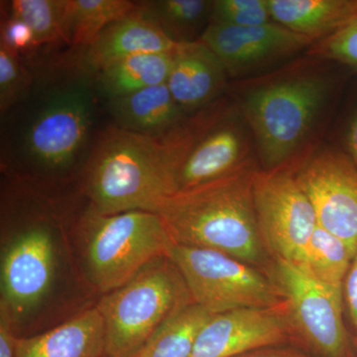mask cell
I'll use <instances>...</instances> for the list:
<instances>
[{"label": "cell", "mask_w": 357, "mask_h": 357, "mask_svg": "<svg viewBox=\"0 0 357 357\" xmlns=\"http://www.w3.org/2000/svg\"><path fill=\"white\" fill-rule=\"evenodd\" d=\"M344 302L349 312L352 328L357 335V251L352 257L351 266L345 277Z\"/></svg>", "instance_id": "obj_31"}, {"label": "cell", "mask_w": 357, "mask_h": 357, "mask_svg": "<svg viewBox=\"0 0 357 357\" xmlns=\"http://www.w3.org/2000/svg\"><path fill=\"white\" fill-rule=\"evenodd\" d=\"M199 40L215 54L225 72L232 75L299 51L314 42L275 22L255 27L211 22Z\"/></svg>", "instance_id": "obj_14"}, {"label": "cell", "mask_w": 357, "mask_h": 357, "mask_svg": "<svg viewBox=\"0 0 357 357\" xmlns=\"http://www.w3.org/2000/svg\"><path fill=\"white\" fill-rule=\"evenodd\" d=\"M211 22L255 27L274 22L268 0H220L213 2Z\"/></svg>", "instance_id": "obj_26"}, {"label": "cell", "mask_w": 357, "mask_h": 357, "mask_svg": "<svg viewBox=\"0 0 357 357\" xmlns=\"http://www.w3.org/2000/svg\"><path fill=\"white\" fill-rule=\"evenodd\" d=\"M128 0H62L63 39L72 46H91L107 26L137 8Z\"/></svg>", "instance_id": "obj_21"}, {"label": "cell", "mask_w": 357, "mask_h": 357, "mask_svg": "<svg viewBox=\"0 0 357 357\" xmlns=\"http://www.w3.org/2000/svg\"><path fill=\"white\" fill-rule=\"evenodd\" d=\"M172 58L166 84L184 112L204 107L220 93L225 68L199 40L180 43Z\"/></svg>", "instance_id": "obj_15"}, {"label": "cell", "mask_w": 357, "mask_h": 357, "mask_svg": "<svg viewBox=\"0 0 357 357\" xmlns=\"http://www.w3.org/2000/svg\"><path fill=\"white\" fill-rule=\"evenodd\" d=\"M109 109L116 128L146 135L165 134L185 119L167 84L112 98Z\"/></svg>", "instance_id": "obj_18"}, {"label": "cell", "mask_w": 357, "mask_h": 357, "mask_svg": "<svg viewBox=\"0 0 357 357\" xmlns=\"http://www.w3.org/2000/svg\"><path fill=\"white\" fill-rule=\"evenodd\" d=\"M103 357H105V356H103Z\"/></svg>", "instance_id": "obj_34"}, {"label": "cell", "mask_w": 357, "mask_h": 357, "mask_svg": "<svg viewBox=\"0 0 357 357\" xmlns=\"http://www.w3.org/2000/svg\"><path fill=\"white\" fill-rule=\"evenodd\" d=\"M0 44L18 55L20 52H26L38 46L34 33L29 26L11 15L1 21Z\"/></svg>", "instance_id": "obj_29"}, {"label": "cell", "mask_w": 357, "mask_h": 357, "mask_svg": "<svg viewBox=\"0 0 357 357\" xmlns=\"http://www.w3.org/2000/svg\"><path fill=\"white\" fill-rule=\"evenodd\" d=\"M182 126L162 135H146L109 126L86 162L84 187L91 208L100 215L156 213L177 192L176 178L185 158Z\"/></svg>", "instance_id": "obj_1"}, {"label": "cell", "mask_w": 357, "mask_h": 357, "mask_svg": "<svg viewBox=\"0 0 357 357\" xmlns=\"http://www.w3.org/2000/svg\"><path fill=\"white\" fill-rule=\"evenodd\" d=\"M287 304L213 314L199 333L190 357H239L297 337Z\"/></svg>", "instance_id": "obj_12"}, {"label": "cell", "mask_w": 357, "mask_h": 357, "mask_svg": "<svg viewBox=\"0 0 357 357\" xmlns=\"http://www.w3.org/2000/svg\"><path fill=\"white\" fill-rule=\"evenodd\" d=\"M326 95V84L314 77L278 82L256 89L245 102V114L266 164L291 159L306 138Z\"/></svg>", "instance_id": "obj_7"}, {"label": "cell", "mask_w": 357, "mask_h": 357, "mask_svg": "<svg viewBox=\"0 0 357 357\" xmlns=\"http://www.w3.org/2000/svg\"><path fill=\"white\" fill-rule=\"evenodd\" d=\"M172 54H138L119 59L98 70V86L107 100L166 84Z\"/></svg>", "instance_id": "obj_20"}, {"label": "cell", "mask_w": 357, "mask_h": 357, "mask_svg": "<svg viewBox=\"0 0 357 357\" xmlns=\"http://www.w3.org/2000/svg\"><path fill=\"white\" fill-rule=\"evenodd\" d=\"M29 75L21 64L20 55L0 44V109L13 107L29 91Z\"/></svg>", "instance_id": "obj_27"}, {"label": "cell", "mask_w": 357, "mask_h": 357, "mask_svg": "<svg viewBox=\"0 0 357 357\" xmlns=\"http://www.w3.org/2000/svg\"><path fill=\"white\" fill-rule=\"evenodd\" d=\"M11 16L29 26L38 45L64 41L62 0H14Z\"/></svg>", "instance_id": "obj_25"}, {"label": "cell", "mask_w": 357, "mask_h": 357, "mask_svg": "<svg viewBox=\"0 0 357 357\" xmlns=\"http://www.w3.org/2000/svg\"><path fill=\"white\" fill-rule=\"evenodd\" d=\"M137 3L145 17L178 43L192 42L190 35L213 9V2L204 0H152Z\"/></svg>", "instance_id": "obj_24"}, {"label": "cell", "mask_w": 357, "mask_h": 357, "mask_svg": "<svg viewBox=\"0 0 357 357\" xmlns=\"http://www.w3.org/2000/svg\"><path fill=\"white\" fill-rule=\"evenodd\" d=\"M255 170L246 164L213 182L174 192L157 213L174 244L211 249L248 263L264 260L253 199Z\"/></svg>", "instance_id": "obj_2"}, {"label": "cell", "mask_w": 357, "mask_h": 357, "mask_svg": "<svg viewBox=\"0 0 357 357\" xmlns=\"http://www.w3.org/2000/svg\"><path fill=\"white\" fill-rule=\"evenodd\" d=\"M54 269L55 250L48 229L31 227L14 238L1 265V304L13 321L43 299L50 289Z\"/></svg>", "instance_id": "obj_13"}, {"label": "cell", "mask_w": 357, "mask_h": 357, "mask_svg": "<svg viewBox=\"0 0 357 357\" xmlns=\"http://www.w3.org/2000/svg\"><path fill=\"white\" fill-rule=\"evenodd\" d=\"M138 6V3H137ZM158 25L136 8L107 26L88 48L86 63L91 70H100L119 59L138 54H172L178 48Z\"/></svg>", "instance_id": "obj_16"}, {"label": "cell", "mask_w": 357, "mask_h": 357, "mask_svg": "<svg viewBox=\"0 0 357 357\" xmlns=\"http://www.w3.org/2000/svg\"><path fill=\"white\" fill-rule=\"evenodd\" d=\"M105 323L98 307L31 337L20 338L16 357H103Z\"/></svg>", "instance_id": "obj_17"}, {"label": "cell", "mask_w": 357, "mask_h": 357, "mask_svg": "<svg viewBox=\"0 0 357 357\" xmlns=\"http://www.w3.org/2000/svg\"><path fill=\"white\" fill-rule=\"evenodd\" d=\"M192 301L169 258L149 263L128 283L103 296L96 307L105 323V356L133 357L167 319Z\"/></svg>", "instance_id": "obj_3"}, {"label": "cell", "mask_w": 357, "mask_h": 357, "mask_svg": "<svg viewBox=\"0 0 357 357\" xmlns=\"http://www.w3.org/2000/svg\"><path fill=\"white\" fill-rule=\"evenodd\" d=\"M288 161L269 170L255 171L253 199L267 250L274 258L300 264L318 220L298 177L301 162Z\"/></svg>", "instance_id": "obj_8"}, {"label": "cell", "mask_w": 357, "mask_h": 357, "mask_svg": "<svg viewBox=\"0 0 357 357\" xmlns=\"http://www.w3.org/2000/svg\"><path fill=\"white\" fill-rule=\"evenodd\" d=\"M239 357H311L304 356V354H297L294 351H260L259 354H252L251 356Z\"/></svg>", "instance_id": "obj_33"}, {"label": "cell", "mask_w": 357, "mask_h": 357, "mask_svg": "<svg viewBox=\"0 0 357 357\" xmlns=\"http://www.w3.org/2000/svg\"><path fill=\"white\" fill-rule=\"evenodd\" d=\"M13 319L6 306H0V357H16L18 340L13 330Z\"/></svg>", "instance_id": "obj_30"}, {"label": "cell", "mask_w": 357, "mask_h": 357, "mask_svg": "<svg viewBox=\"0 0 357 357\" xmlns=\"http://www.w3.org/2000/svg\"><path fill=\"white\" fill-rule=\"evenodd\" d=\"M272 20L312 40L326 38L357 13V0H268Z\"/></svg>", "instance_id": "obj_19"}, {"label": "cell", "mask_w": 357, "mask_h": 357, "mask_svg": "<svg viewBox=\"0 0 357 357\" xmlns=\"http://www.w3.org/2000/svg\"><path fill=\"white\" fill-rule=\"evenodd\" d=\"M352 260L349 249L340 238L317 227L305 251L301 266L344 301L345 277Z\"/></svg>", "instance_id": "obj_23"}, {"label": "cell", "mask_w": 357, "mask_h": 357, "mask_svg": "<svg viewBox=\"0 0 357 357\" xmlns=\"http://www.w3.org/2000/svg\"><path fill=\"white\" fill-rule=\"evenodd\" d=\"M169 259L184 279L192 300L211 314L285 304L272 279L225 253L174 244Z\"/></svg>", "instance_id": "obj_6"}, {"label": "cell", "mask_w": 357, "mask_h": 357, "mask_svg": "<svg viewBox=\"0 0 357 357\" xmlns=\"http://www.w3.org/2000/svg\"><path fill=\"white\" fill-rule=\"evenodd\" d=\"M298 177L318 225L357 251V169L344 155L324 151L301 164Z\"/></svg>", "instance_id": "obj_10"}, {"label": "cell", "mask_w": 357, "mask_h": 357, "mask_svg": "<svg viewBox=\"0 0 357 357\" xmlns=\"http://www.w3.org/2000/svg\"><path fill=\"white\" fill-rule=\"evenodd\" d=\"M39 102L21 137L20 151L33 165L51 172L66 170L83 156L95 115L86 79L56 86Z\"/></svg>", "instance_id": "obj_5"}, {"label": "cell", "mask_w": 357, "mask_h": 357, "mask_svg": "<svg viewBox=\"0 0 357 357\" xmlns=\"http://www.w3.org/2000/svg\"><path fill=\"white\" fill-rule=\"evenodd\" d=\"M312 55L331 59L357 69V13L318 44L312 45Z\"/></svg>", "instance_id": "obj_28"}, {"label": "cell", "mask_w": 357, "mask_h": 357, "mask_svg": "<svg viewBox=\"0 0 357 357\" xmlns=\"http://www.w3.org/2000/svg\"><path fill=\"white\" fill-rule=\"evenodd\" d=\"M213 316L194 301L178 309L133 357H190L203 326Z\"/></svg>", "instance_id": "obj_22"}, {"label": "cell", "mask_w": 357, "mask_h": 357, "mask_svg": "<svg viewBox=\"0 0 357 357\" xmlns=\"http://www.w3.org/2000/svg\"><path fill=\"white\" fill-rule=\"evenodd\" d=\"M347 142H349V150H351L352 156H354L357 164V112L354 119H352L351 126H349Z\"/></svg>", "instance_id": "obj_32"}, {"label": "cell", "mask_w": 357, "mask_h": 357, "mask_svg": "<svg viewBox=\"0 0 357 357\" xmlns=\"http://www.w3.org/2000/svg\"><path fill=\"white\" fill-rule=\"evenodd\" d=\"M225 115V107L215 105L187 119L190 140L176 178L177 192L213 182L249 163L243 130Z\"/></svg>", "instance_id": "obj_11"}, {"label": "cell", "mask_w": 357, "mask_h": 357, "mask_svg": "<svg viewBox=\"0 0 357 357\" xmlns=\"http://www.w3.org/2000/svg\"><path fill=\"white\" fill-rule=\"evenodd\" d=\"M86 263L89 280L109 293L128 283L149 263L170 256L174 246L161 217L150 211L84 215Z\"/></svg>", "instance_id": "obj_4"}, {"label": "cell", "mask_w": 357, "mask_h": 357, "mask_svg": "<svg viewBox=\"0 0 357 357\" xmlns=\"http://www.w3.org/2000/svg\"><path fill=\"white\" fill-rule=\"evenodd\" d=\"M272 278L298 337L319 357H356L342 319L344 301L295 262L274 258Z\"/></svg>", "instance_id": "obj_9"}]
</instances>
